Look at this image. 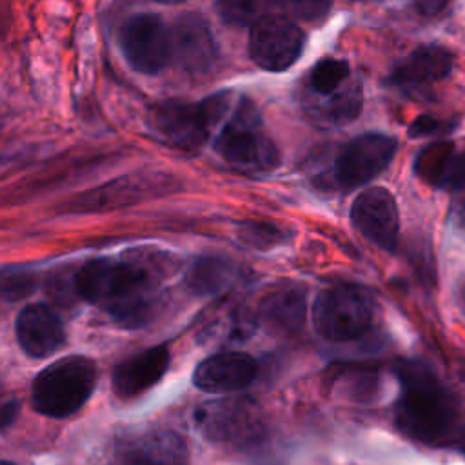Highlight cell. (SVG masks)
<instances>
[{
	"instance_id": "7402d4cb",
	"label": "cell",
	"mask_w": 465,
	"mask_h": 465,
	"mask_svg": "<svg viewBox=\"0 0 465 465\" xmlns=\"http://www.w3.org/2000/svg\"><path fill=\"white\" fill-rule=\"evenodd\" d=\"M276 0H216L220 16L232 25H254L262 18L274 15Z\"/></svg>"
},
{
	"instance_id": "7a4b0ae2",
	"label": "cell",
	"mask_w": 465,
	"mask_h": 465,
	"mask_svg": "<svg viewBox=\"0 0 465 465\" xmlns=\"http://www.w3.org/2000/svg\"><path fill=\"white\" fill-rule=\"evenodd\" d=\"M400 398L394 409L400 430L418 441L443 443L458 425V403L445 385L421 363L405 361L396 369Z\"/></svg>"
},
{
	"instance_id": "ac0fdd59",
	"label": "cell",
	"mask_w": 465,
	"mask_h": 465,
	"mask_svg": "<svg viewBox=\"0 0 465 465\" xmlns=\"http://www.w3.org/2000/svg\"><path fill=\"white\" fill-rule=\"evenodd\" d=\"M262 323L276 334H289L302 327L305 320V296L298 289H278L260 303Z\"/></svg>"
},
{
	"instance_id": "44dd1931",
	"label": "cell",
	"mask_w": 465,
	"mask_h": 465,
	"mask_svg": "<svg viewBox=\"0 0 465 465\" xmlns=\"http://www.w3.org/2000/svg\"><path fill=\"white\" fill-rule=\"evenodd\" d=\"M454 156V145L450 142H436L425 147L414 160V173L427 183L441 187L450 160Z\"/></svg>"
},
{
	"instance_id": "5b68a950",
	"label": "cell",
	"mask_w": 465,
	"mask_h": 465,
	"mask_svg": "<svg viewBox=\"0 0 465 465\" xmlns=\"http://www.w3.org/2000/svg\"><path fill=\"white\" fill-rule=\"evenodd\" d=\"M194 421L209 441L238 450L260 445L267 434L263 411L251 398L205 401L196 409Z\"/></svg>"
},
{
	"instance_id": "30bf717a",
	"label": "cell",
	"mask_w": 465,
	"mask_h": 465,
	"mask_svg": "<svg viewBox=\"0 0 465 465\" xmlns=\"http://www.w3.org/2000/svg\"><path fill=\"white\" fill-rule=\"evenodd\" d=\"M305 36L285 16L269 15L251 27L249 51L254 64L265 71H285L302 54Z\"/></svg>"
},
{
	"instance_id": "4316f807",
	"label": "cell",
	"mask_w": 465,
	"mask_h": 465,
	"mask_svg": "<svg viewBox=\"0 0 465 465\" xmlns=\"http://www.w3.org/2000/svg\"><path fill=\"white\" fill-rule=\"evenodd\" d=\"M438 127H440L438 120H434L432 116L421 114V116H418V118L412 120V124H411L409 129H407V134H409L411 138H421V136L432 134Z\"/></svg>"
},
{
	"instance_id": "9c48e42d",
	"label": "cell",
	"mask_w": 465,
	"mask_h": 465,
	"mask_svg": "<svg viewBox=\"0 0 465 465\" xmlns=\"http://www.w3.org/2000/svg\"><path fill=\"white\" fill-rule=\"evenodd\" d=\"M149 127L162 142L183 153L198 151L213 134L211 118L203 102H160L149 111Z\"/></svg>"
},
{
	"instance_id": "d6986e66",
	"label": "cell",
	"mask_w": 465,
	"mask_h": 465,
	"mask_svg": "<svg viewBox=\"0 0 465 465\" xmlns=\"http://www.w3.org/2000/svg\"><path fill=\"white\" fill-rule=\"evenodd\" d=\"M361 102H363V96H361L360 84L349 80L336 93L323 98L309 100L307 111L311 118L320 124L343 125L360 114Z\"/></svg>"
},
{
	"instance_id": "2e32d148",
	"label": "cell",
	"mask_w": 465,
	"mask_h": 465,
	"mask_svg": "<svg viewBox=\"0 0 465 465\" xmlns=\"http://www.w3.org/2000/svg\"><path fill=\"white\" fill-rule=\"evenodd\" d=\"M122 465H189V450L176 432L151 430L125 447Z\"/></svg>"
},
{
	"instance_id": "277c9868",
	"label": "cell",
	"mask_w": 465,
	"mask_h": 465,
	"mask_svg": "<svg viewBox=\"0 0 465 465\" xmlns=\"http://www.w3.org/2000/svg\"><path fill=\"white\" fill-rule=\"evenodd\" d=\"M96 383L94 363L85 356H65L40 371L33 381V405L49 418H65L76 412Z\"/></svg>"
},
{
	"instance_id": "7c38bea8",
	"label": "cell",
	"mask_w": 465,
	"mask_h": 465,
	"mask_svg": "<svg viewBox=\"0 0 465 465\" xmlns=\"http://www.w3.org/2000/svg\"><path fill=\"white\" fill-rule=\"evenodd\" d=\"M171 42L174 60L189 74H203L214 65L218 47L202 16L194 13L182 15L171 29Z\"/></svg>"
},
{
	"instance_id": "ffe728a7",
	"label": "cell",
	"mask_w": 465,
	"mask_h": 465,
	"mask_svg": "<svg viewBox=\"0 0 465 465\" xmlns=\"http://www.w3.org/2000/svg\"><path fill=\"white\" fill-rule=\"evenodd\" d=\"M349 64L336 58L320 60L309 73V93L312 98H323L338 89H341L349 82Z\"/></svg>"
},
{
	"instance_id": "ba28073f",
	"label": "cell",
	"mask_w": 465,
	"mask_h": 465,
	"mask_svg": "<svg viewBox=\"0 0 465 465\" xmlns=\"http://www.w3.org/2000/svg\"><path fill=\"white\" fill-rule=\"evenodd\" d=\"M118 42L131 67L143 74H156L173 58L171 31L158 15L140 13L127 18Z\"/></svg>"
},
{
	"instance_id": "52a82bcc",
	"label": "cell",
	"mask_w": 465,
	"mask_h": 465,
	"mask_svg": "<svg viewBox=\"0 0 465 465\" xmlns=\"http://www.w3.org/2000/svg\"><path fill=\"white\" fill-rule=\"evenodd\" d=\"M398 142L392 136L367 133L345 143L331 171L322 178L331 189H354L378 176L394 158Z\"/></svg>"
},
{
	"instance_id": "6da1fadb",
	"label": "cell",
	"mask_w": 465,
	"mask_h": 465,
	"mask_svg": "<svg viewBox=\"0 0 465 465\" xmlns=\"http://www.w3.org/2000/svg\"><path fill=\"white\" fill-rule=\"evenodd\" d=\"M74 289L118 323L134 329L153 314L156 272L140 260L98 258L76 272Z\"/></svg>"
},
{
	"instance_id": "484cf974",
	"label": "cell",
	"mask_w": 465,
	"mask_h": 465,
	"mask_svg": "<svg viewBox=\"0 0 465 465\" xmlns=\"http://www.w3.org/2000/svg\"><path fill=\"white\" fill-rule=\"evenodd\" d=\"M33 291V278L29 274H5L2 283V292L5 300H20L22 296L29 294Z\"/></svg>"
},
{
	"instance_id": "4fadbf2b",
	"label": "cell",
	"mask_w": 465,
	"mask_h": 465,
	"mask_svg": "<svg viewBox=\"0 0 465 465\" xmlns=\"http://www.w3.org/2000/svg\"><path fill=\"white\" fill-rule=\"evenodd\" d=\"M256 361L243 352H218L198 363L193 381L205 392H234L256 378Z\"/></svg>"
},
{
	"instance_id": "e0dca14e",
	"label": "cell",
	"mask_w": 465,
	"mask_h": 465,
	"mask_svg": "<svg viewBox=\"0 0 465 465\" xmlns=\"http://www.w3.org/2000/svg\"><path fill=\"white\" fill-rule=\"evenodd\" d=\"M452 69V54L441 45H421L392 69L389 82L401 87L423 85L445 78Z\"/></svg>"
},
{
	"instance_id": "83f0119b",
	"label": "cell",
	"mask_w": 465,
	"mask_h": 465,
	"mask_svg": "<svg viewBox=\"0 0 465 465\" xmlns=\"http://www.w3.org/2000/svg\"><path fill=\"white\" fill-rule=\"evenodd\" d=\"M414 4H416V9H418L421 15L432 16V15L441 13V11L447 7L449 0H414Z\"/></svg>"
},
{
	"instance_id": "9a60e30c",
	"label": "cell",
	"mask_w": 465,
	"mask_h": 465,
	"mask_svg": "<svg viewBox=\"0 0 465 465\" xmlns=\"http://www.w3.org/2000/svg\"><path fill=\"white\" fill-rule=\"evenodd\" d=\"M169 367V351L162 345L145 349L113 372V392L122 400H133L154 387Z\"/></svg>"
},
{
	"instance_id": "f1b7e54d",
	"label": "cell",
	"mask_w": 465,
	"mask_h": 465,
	"mask_svg": "<svg viewBox=\"0 0 465 465\" xmlns=\"http://www.w3.org/2000/svg\"><path fill=\"white\" fill-rule=\"evenodd\" d=\"M18 401H15V400H11V401H5L4 405H2V416H0V420H2V429L5 430L13 421H15V418H16V414H18Z\"/></svg>"
},
{
	"instance_id": "1f68e13d",
	"label": "cell",
	"mask_w": 465,
	"mask_h": 465,
	"mask_svg": "<svg viewBox=\"0 0 465 465\" xmlns=\"http://www.w3.org/2000/svg\"><path fill=\"white\" fill-rule=\"evenodd\" d=\"M2 465H15V463H11V461H2Z\"/></svg>"
},
{
	"instance_id": "d4e9b609",
	"label": "cell",
	"mask_w": 465,
	"mask_h": 465,
	"mask_svg": "<svg viewBox=\"0 0 465 465\" xmlns=\"http://www.w3.org/2000/svg\"><path fill=\"white\" fill-rule=\"evenodd\" d=\"M276 4L283 13L307 22L322 20L331 9V0H276Z\"/></svg>"
},
{
	"instance_id": "4dcf8cb0",
	"label": "cell",
	"mask_w": 465,
	"mask_h": 465,
	"mask_svg": "<svg viewBox=\"0 0 465 465\" xmlns=\"http://www.w3.org/2000/svg\"><path fill=\"white\" fill-rule=\"evenodd\" d=\"M156 2H162V4H180L183 0H156Z\"/></svg>"
},
{
	"instance_id": "8fae6325",
	"label": "cell",
	"mask_w": 465,
	"mask_h": 465,
	"mask_svg": "<svg viewBox=\"0 0 465 465\" xmlns=\"http://www.w3.org/2000/svg\"><path fill=\"white\" fill-rule=\"evenodd\" d=\"M354 227L372 243L394 251L398 242V207L394 196L383 187H369L356 196L351 209Z\"/></svg>"
},
{
	"instance_id": "3957f363",
	"label": "cell",
	"mask_w": 465,
	"mask_h": 465,
	"mask_svg": "<svg viewBox=\"0 0 465 465\" xmlns=\"http://www.w3.org/2000/svg\"><path fill=\"white\" fill-rule=\"evenodd\" d=\"M213 134L214 149L234 169L265 173L280 163L278 147L265 133L258 109L247 98L231 104Z\"/></svg>"
},
{
	"instance_id": "5bb4252c",
	"label": "cell",
	"mask_w": 465,
	"mask_h": 465,
	"mask_svg": "<svg viewBox=\"0 0 465 465\" xmlns=\"http://www.w3.org/2000/svg\"><path fill=\"white\" fill-rule=\"evenodd\" d=\"M15 332L20 347L31 358H45L53 354L65 340L58 314L44 303L24 307L16 316Z\"/></svg>"
},
{
	"instance_id": "cb8c5ba5",
	"label": "cell",
	"mask_w": 465,
	"mask_h": 465,
	"mask_svg": "<svg viewBox=\"0 0 465 465\" xmlns=\"http://www.w3.org/2000/svg\"><path fill=\"white\" fill-rule=\"evenodd\" d=\"M238 236L243 243L252 245L256 249H265L285 238L278 227L263 222H245L238 227Z\"/></svg>"
},
{
	"instance_id": "f546056e",
	"label": "cell",
	"mask_w": 465,
	"mask_h": 465,
	"mask_svg": "<svg viewBox=\"0 0 465 465\" xmlns=\"http://www.w3.org/2000/svg\"><path fill=\"white\" fill-rule=\"evenodd\" d=\"M456 220L460 225L465 227V202H460L458 203V209H456Z\"/></svg>"
},
{
	"instance_id": "8992f818",
	"label": "cell",
	"mask_w": 465,
	"mask_h": 465,
	"mask_svg": "<svg viewBox=\"0 0 465 465\" xmlns=\"http://www.w3.org/2000/svg\"><path fill=\"white\" fill-rule=\"evenodd\" d=\"M374 320V300L358 285H334L322 291L312 305L316 331L331 341L360 338Z\"/></svg>"
},
{
	"instance_id": "603a6c76",
	"label": "cell",
	"mask_w": 465,
	"mask_h": 465,
	"mask_svg": "<svg viewBox=\"0 0 465 465\" xmlns=\"http://www.w3.org/2000/svg\"><path fill=\"white\" fill-rule=\"evenodd\" d=\"M232 276V269L229 263L218 258H203L200 260L189 272V285L193 291L200 294H209L223 289Z\"/></svg>"
}]
</instances>
